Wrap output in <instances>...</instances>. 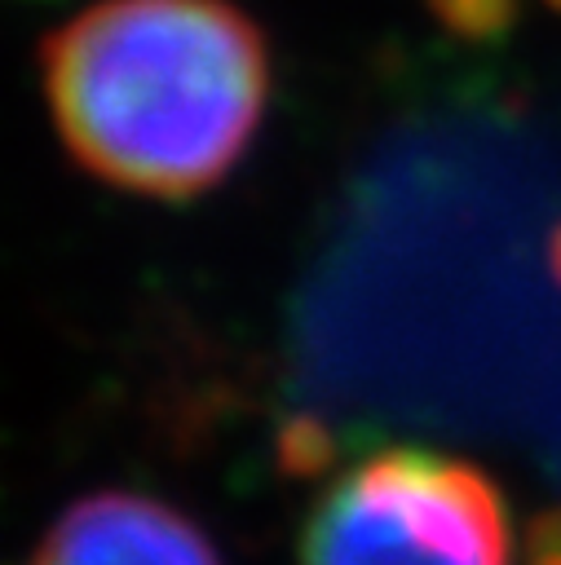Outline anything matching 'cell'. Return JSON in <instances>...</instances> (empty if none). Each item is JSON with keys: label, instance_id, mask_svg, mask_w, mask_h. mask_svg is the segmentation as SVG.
<instances>
[{"label": "cell", "instance_id": "5b68a950", "mask_svg": "<svg viewBox=\"0 0 561 565\" xmlns=\"http://www.w3.org/2000/svg\"><path fill=\"white\" fill-rule=\"evenodd\" d=\"M552 4H561V0H552Z\"/></svg>", "mask_w": 561, "mask_h": 565}, {"label": "cell", "instance_id": "277c9868", "mask_svg": "<svg viewBox=\"0 0 561 565\" xmlns=\"http://www.w3.org/2000/svg\"><path fill=\"white\" fill-rule=\"evenodd\" d=\"M539 565H561V525H548V530H543Z\"/></svg>", "mask_w": 561, "mask_h": 565}, {"label": "cell", "instance_id": "6da1fadb", "mask_svg": "<svg viewBox=\"0 0 561 565\" xmlns=\"http://www.w3.org/2000/svg\"><path fill=\"white\" fill-rule=\"evenodd\" d=\"M44 93L88 172L186 199L221 181L252 141L269 57L225 0H106L44 44Z\"/></svg>", "mask_w": 561, "mask_h": 565}, {"label": "cell", "instance_id": "7a4b0ae2", "mask_svg": "<svg viewBox=\"0 0 561 565\" xmlns=\"http://www.w3.org/2000/svg\"><path fill=\"white\" fill-rule=\"evenodd\" d=\"M300 565H512L508 503L468 459L389 446L331 477Z\"/></svg>", "mask_w": 561, "mask_h": 565}, {"label": "cell", "instance_id": "3957f363", "mask_svg": "<svg viewBox=\"0 0 561 565\" xmlns=\"http://www.w3.org/2000/svg\"><path fill=\"white\" fill-rule=\"evenodd\" d=\"M31 565H221L208 534L159 499L106 490L66 508Z\"/></svg>", "mask_w": 561, "mask_h": 565}]
</instances>
